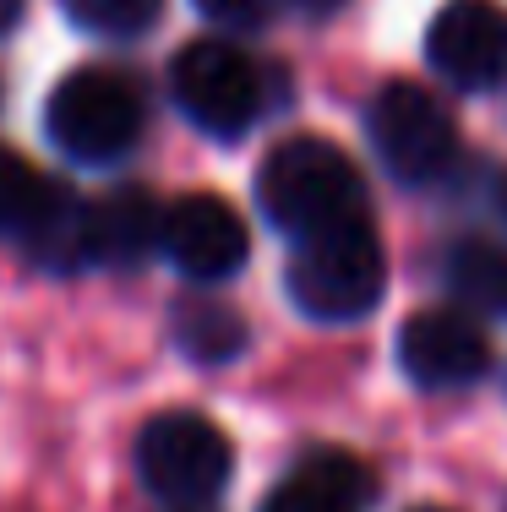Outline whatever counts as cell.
<instances>
[{
  "label": "cell",
  "mask_w": 507,
  "mask_h": 512,
  "mask_svg": "<svg viewBox=\"0 0 507 512\" xmlns=\"http://www.w3.org/2000/svg\"><path fill=\"white\" fill-rule=\"evenodd\" d=\"M289 300L311 316V322H360L377 311L382 289H388V256L366 218L300 235L289 256Z\"/></svg>",
  "instance_id": "obj_2"
},
{
  "label": "cell",
  "mask_w": 507,
  "mask_h": 512,
  "mask_svg": "<svg viewBox=\"0 0 507 512\" xmlns=\"http://www.w3.org/2000/svg\"><path fill=\"white\" fill-rule=\"evenodd\" d=\"M426 60L464 93L507 82V11L497 0H448L426 28Z\"/></svg>",
  "instance_id": "obj_7"
},
{
  "label": "cell",
  "mask_w": 507,
  "mask_h": 512,
  "mask_svg": "<svg viewBox=\"0 0 507 512\" xmlns=\"http://www.w3.org/2000/svg\"><path fill=\"white\" fill-rule=\"evenodd\" d=\"M279 6H295V11H306V17H328V11H338L344 0H279Z\"/></svg>",
  "instance_id": "obj_19"
},
{
  "label": "cell",
  "mask_w": 507,
  "mask_h": 512,
  "mask_svg": "<svg viewBox=\"0 0 507 512\" xmlns=\"http://www.w3.org/2000/svg\"><path fill=\"white\" fill-rule=\"evenodd\" d=\"M366 137L377 148L382 169L404 186H431L448 175L458 153L453 115L442 109L437 93H426L420 82H388L366 109Z\"/></svg>",
  "instance_id": "obj_6"
},
{
  "label": "cell",
  "mask_w": 507,
  "mask_h": 512,
  "mask_svg": "<svg viewBox=\"0 0 507 512\" xmlns=\"http://www.w3.org/2000/svg\"><path fill=\"white\" fill-rule=\"evenodd\" d=\"M257 207L284 235H317V229L349 224L366 207V180L355 158L322 137H289L257 169Z\"/></svg>",
  "instance_id": "obj_1"
},
{
  "label": "cell",
  "mask_w": 507,
  "mask_h": 512,
  "mask_svg": "<svg viewBox=\"0 0 507 512\" xmlns=\"http://www.w3.org/2000/svg\"><path fill=\"white\" fill-rule=\"evenodd\" d=\"M164 207L148 186H115L93 202V262L99 267H137L159 251Z\"/></svg>",
  "instance_id": "obj_11"
},
{
  "label": "cell",
  "mask_w": 507,
  "mask_h": 512,
  "mask_svg": "<svg viewBox=\"0 0 507 512\" xmlns=\"http://www.w3.org/2000/svg\"><path fill=\"white\" fill-rule=\"evenodd\" d=\"M17 246L39 267H50V273L93 267V202L77 197L66 180H50V197H44V207L33 213L28 235H22Z\"/></svg>",
  "instance_id": "obj_12"
},
{
  "label": "cell",
  "mask_w": 507,
  "mask_h": 512,
  "mask_svg": "<svg viewBox=\"0 0 507 512\" xmlns=\"http://www.w3.org/2000/svg\"><path fill=\"white\" fill-rule=\"evenodd\" d=\"M409 512H448V507H409Z\"/></svg>",
  "instance_id": "obj_21"
},
{
  "label": "cell",
  "mask_w": 507,
  "mask_h": 512,
  "mask_svg": "<svg viewBox=\"0 0 507 512\" xmlns=\"http://www.w3.org/2000/svg\"><path fill=\"white\" fill-rule=\"evenodd\" d=\"M497 207H502V218H507V175H502V186H497Z\"/></svg>",
  "instance_id": "obj_20"
},
{
  "label": "cell",
  "mask_w": 507,
  "mask_h": 512,
  "mask_svg": "<svg viewBox=\"0 0 507 512\" xmlns=\"http://www.w3.org/2000/svg\"><path fill=\"white\" fill-rule=\"evenodd\" d=\"M169 93L175 109L208 137H246L262 115V66L235 39H197L169 60Z\"/></svg>",
  "instance_id": "obj_5"
},
{
  "label": "cell",
  "mask_w": 507,
  "mask_h": 512,
  "mask_svg": "<svg viewBox=\"0 0 507 512\" xmlns=\"http://www.w3.org/2000/svg\"><path fill=\"white\" fill-rule=\"evenodd\" d=\"M175 338L191 360L202 365H219V360H235L246 349V322L224 306V300H208V295H186L175 306Z\"/></svg>",
  "instance_id": "obj_13"
},
{
  "label": "cell",
  "mask_w": 507,
  "mask_h": 512,
  "mask_svg": "<svg viewBox=\"0 0 507 512\" xmlns=\"http://www.w3.org/2000/svg\"><path fill=\"white\" fill-rule=\"evenodd\" d=\"M197 11L219 33H257V28H268V22H273L279 0H197Z\"/></svg>",
  "instance_id": "obj_17"
},
{
  "label": "cell",
  "mask_w": 507,
  "mask_h": 512,
  "mask_svg": "<svg viewBox=\"0 0 507 512\" xmlns=\"http://www.w3.org/2000/svg\"><path fill=\"white\" fill-rule=\"evenodd\" d=\"M60 6L93 39H142L164 17V0H60Z\"/></svg>",
  "instance_id": "obj_16"
},
{
  "label": "cell",
  "mask_w": 507,
  "mask_h": 512,
  "mask_svg": "<svg viewBox=\"0 0 507 512\" xmlns=\"http://www.w3.org/2000/svg\"><path fill=\"white\" fill-rule=\"evenodd\" d=\"M44 131L71 164H120L142 142V99L120 71L77 66L55 82L44 104Z\"/></svg>",
  "instance_id": "obj_4"
},
{
  "label": "cell",
  "mask_w": 507,
  "mask_h": 512,
  "mask_svg": "<svg viewBox=\"0 0 507 512\" xmlns=\"http://www.w3.org/2000/svg\"><path fill=\"white\" fill-rule=\"evenodd\" d=\"M137 474L164 507L202 512L224 496L229 474H235V447L208 414L164 409L137 436Z\"/></svg>",
  "instance_id": "obj_3"
},
{
  "label": "cell",
  "mask_w": 507,
  "mask_h": 512,
  "mask_svg": "<svg viewBox=\"0 0 507 512\" xmlns=\"http://www.w3.org/2000/svg\"><path fill=\"white\" fill-rule=\"evenodd\" d=\"M22 6H28V0H0V39H6V33H17Z\"/></svg>",
  "instance_id": "obj_18"
},
{
  "label": "cell",
  "mask_w": 507,
  "mask_h": 512,
  "mask_svg": "<svg viewBox=\"0 0 507 512\" xmlns=\"http://www.w3.org/2000/svg\"><path fill=\"white\" fill-rule=\"evenodd\" d=\"M398 371L426 393L469 387L491 371V344L475 316H464L458 306H431L398 327Z\"/></svg>",
  "instance_id": "obj_8"
},
{
  "label": "cell",
  "mask_w": 507,
  "mask_h": 512,
  "mask_svg": "<svg viewBox=\"0 0 507 512\" xmlns=\"http://www.w3.org/2000/svg\"><path fill=\"white\" fill-rule=\"evenodd\" d=\"M371 496H377V485H371V469L355 453L317 447V453L300 458V469L262 502V512H366Z\"/></svg>",
  "instance_id": "obj_10"
},
{
  "label": "cell",
  "mask_w": 507,
  "mask_h": 512,
  "mask_svg": "<svg viewBox=\"0 0 507 512\" xmlns=\"http://www.w3.org/2000/svg\"><path fill=\"white\" fill-rule=\"evenodd\" d=\"M448 289L464 306L507 316V246H491V240L453 246L448 251Z\"/></svg>",
  "instance_id": "obj_14"
},
{
  "label": "cell",
  "mask_w": 507,
  "mask_h": 512,
  "mask_svg": "<svg viewBox=\"0 0 507 512\" xmlns=\"http://www.w3.org/2000/svg\"><path fill=\"white\" fill-rule=\"evenodd\" d=\"M159 246L191 284H224V278H235L240 267H246L251 235H246V218H240L224 197L191 191V197L164 207Z\"/></svg>",
  "instance_id": "obj_9"
},
{
  "label": "cell",
  "mask_w": 507,
  "mask_h": 512,
  "mask_svg": "<svg viewBox=\"0 0 507 512\" xmlns=\"http://www.w3.org/2000/svg\"><path fill=\"white\" fill-rule=\"evenodd\" d=\"M50 197V180L28 164L22 153L0 148V240H22L33 213Z\"/></svg>",
  "instance_id": "obj_15"
}]
</instances>
